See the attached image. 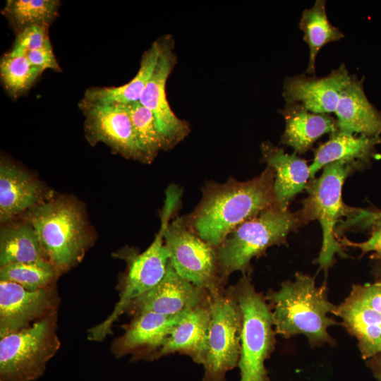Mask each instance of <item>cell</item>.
<instances>
[{
  "instance_id": "cell-1",
  "label": "cell",
  "mask_w": 381,
  "mask_h": 381,
  "mask_svg": "<svg viewBox=\"0 0 381 381\" xmlns=\"http://www.w3.org/2000/svg\"><path fill=\"white\" fill-rule=\"evenodd\" d=\"M274 171L267 168L258 176L224 183L207 182L195 210L183 218L202 240L217 248L238 226L263 210L277 205Z\"/></svg>"
},
{
  "instance_id": "cell-2",
  "label": "cell",
  "mask_w": 381,
  "mask_h": 381,
  "mask_svg": "<svg viewBox=\"0 0 381 381\" xmlns=\"http://www.w3.org/2000/svg\"><path fill=\"white\" fill-rule=\"evenodd\" d=\"M265 298L271 307L276 334L286 339L303 334L312 347L334 345L328 328L337 325L329 314L337 306L327 298L325 286H318L315 277L296 272L294 281H285L279 289L270 290Z\"/></svg>"
},
{
  "instance_id": "cell-3",
  "label": "cell",
  "mask_w": 381,
  "mask_h": 381,
  "mask_svg": "<svg viewBox=\"0 0 381 381\" xmlns=\"http://www.w3.org/2000/svg\"><path fill=\"white\" fill-rule=\"evenodd\" d=\"M303 224L300 211L291 212L277 204L238 226L216 248L224 284L234 272L250 276L253 258L271 246L286 244L289 233Z\"/></svg>"
},
{
  "instance_id": "cell-4",
  "label": "cell",
  "mask_w": 381,
  "mask_h": 381,
  "mask_svg": "<svg viewBox=\"0 0 381 381\" xmlns=\"http://www.w3.org/2000/svg\"><path fill=\"white\" fill-rule=\"evenodd\" d=\"M37 233L49 262L64 272L80 262L90 242L81 208L65 198L42 201L25 212Z\"/></svg>"
},
{
  "instance_id": "cell-5",
  "label": "cell",
  "mask_w": 381,
  "mask_h": 381,
  "mask_svg": "<svg viewBox=\"0 0 381 381\" xmlns=\"http://www.w3.org/2000/svg\"><path fill=\"white\" fill-rule=\"evenodd\" d=\"M234 289L242 318L239 381H270L265 361L276 345L271 307L249 275H243Z\"/></svg>"
},
{
  "instance_id": "cell-6",
  "label": "cell",
  "mask_w": 381,
  "mask_h": 381,
  "mask_svg": "<svg viewBox=\"0 0 381 381\" xmlns=\"http://www.w3.org/2000/svg\"><path fill=\"white\" fill-rule=\"evenodd\" d=\"M320 177L311 179L306 188L308 196L299 210L304 224L317 219L322 230V243L317 262L320 270L327 271L334 262L336 254L346 255L335 238L334 228L338 219L351 215L353 208L346 207L341 191L347 176L357 168L345 162L338 161L325 165Z\"/></svg>"
},
{
  "instance_id": "cell-7",
  "label": "cell",
  "mask_w": 381,
  "mask_h": 381,
  "mask_svg": "<svg viewBox=\"0 0 381 381\" xmlns=\"http://www.w3.org/2000/svg\"><path fill=\"white\" fill-rule=\"evenodd\" d=\"M176 209L165 204L160 213V229L150 246L143 253H125L128 269L119 294V299L111 313L89 331V339L102 341L111 332L114 323L138 298L156 286L164 277L169 259L164 243V232Z\"/></svg>"
},
{
  "instance_id": "cell-8",
  "label": "cell",
  "mask_w": 381,
  "mask_h": 381,
  "mask_svg": "<svg viewBox=\"0 0 381 381\" xmlns=\"http://www.w3.org/2000/svg\"><path fill=\"white\" fill-rule=\"evenodd\" d=\"M60 347L55 315L22 330L1 337L0 381H33Z\"/></svg>"
},
{
  "instance_id": "cell-9",
  "label": "cell",
  "mask_w": 381,
  "mask_h": 381,
  "mask_svg": "<svg viewBox=\"0 0 381 381\" xmlns=\"http://www.w3.org/2000/svg\"><path fill=\"white\" fill-rule=\"evenodd\" d=\"M210 324L202 381H226L228 371L238 366L242 318L234 286L209 293Z\"/></svg>"
},
{
  "instance_id": "cell-10",
  "label": "cell",
  "mask_w": 381,
  "mask_h": 381,
  "mask_svg": "<svg viewBox=\"0 0 381 381\" xmlns=\"http://www.w3.org/2000/svg\"><path fill=\"white\" fill-rule=\"evenodd\" d=\"M164 243L175 271L195 286L212 293L224 286L216 248L202 240L183 217L169 222Z\"/></svg>"
},
{
  "instance_id": "cell-11",
  "label": "cell",
  "mask_w": 381,
  "mask_h": 381,
  "mask_svg": "<svg viewBox=\"0 0 381 381\" xmlns=\"http://www.w3.org/2000/svg\"><path fill=\"white\" fill-rule=\"evenodd\" d=\"M161 38L160 56L139 102L152 113L163 140L164 150H169L184 140L190 129L187 121L174 113L167 99V82L177 58L172 37L166 35Z\"/></svg>"
},
{
  "instance_id": "cell-12",
  "label": "cell",
  "mask_w": 381,
  "mask_h": 381,
  "mask_svg": "<svg viewBox=\"0 0 381 381\" xmlns=\"http://www.w3.org/2000/svg\"><path fill=\"white\" fill-rule=\"evenodd\" d=\"M85 115V131L92 145L103 143L126 159L140 160L133 124L125 104L78 103Z\"/></svg>"
},
{
  "instance_id": "cell-13",
  "label": "cell",
  "mask_w": 381,
  "mask_h": 381,
  "mask_svg": "<svg viewBox=\"0 0 381 381\" xmlns=\"http://www.w3.org/2000/svg\"><path fill=\"white\" fill-rule=\"evenodd\" d=\"M208 298L207 291L180 276L169 261L162 280L135 299L129 308H133L137 314L153 312L167 316H178L194 309Z\"/></svg>"
},
{
  "instance_id": "cell-14",
  "label": "cell",
  "mask_w": 381,
  "mask_h": 381,
  "mask_svg": "<svg viewBox=\"0 0 381 381\" xmlns=\"http://www.w3.org/2000/svg\"><path fill=\"white\" fill-rule=\"evenodd\" d=\"M54 300L49 287L30 291L16 283L0 281V337L53 314Z\"/></svg>"
},
{
  "instance_id": "cell-15",
  "label": "cell",
  "mask_w": 381,
  "mask_h": 381,
  "mask_svg": "<svg viewBox=\"0 0 381 381\" xmlns=\"http://www.w3.org/2000/svg\"><path fill=\"white\" fill-rule=\"evenodd\" d=\"M351 75L344 64L324 77L306 74L286 78L283 96L286 103H298L317 114L335 112L340 95Z\"/></svg>"
},
{
  "instance_id": "cell-16",
  "label": "cell",
  "mask_w": 381,
  "mask_h": 381,
  "mask_svg": "<svg viewBox=\"0 0 381 381\" xmlns=\"http://www.w3.org/2000/svg\"><path fill=\"white\" fill-rule=\"evenodd\" d=\"M167 316L153 312L137 314L126 327L123 334L114 343L113 351L116 356L128 353L145 354L152 360L162 347L174 326L186 314Z\"/></svg>"
},
{
  "instance_id": "cell-17",
  "label": "cell",
  "mask_w": 381,
  "mask_h": 381,
  "mask_svg": "<svg viewBox=\"0 0 381 381\" xmlns=\"http://www.w3.org/2000/svg\"><path fill=\"white\" fill-rule=\"evenodd\" d=\"M210 318L209 294L206 301L187 313L174 326L152 359L179 353L202 364L207 350Z\"/></svg>"
},
{
  "instance_id": "cell-18",
  "label": "cell",
  "mask_w": 381,
  "mask_h": 381,
  "mask_svg": "<svg viewBox=\"0 0 381 381\" xmlns=\"http://www.w3.org/2000/svg\"><path fill=\"white\" fill-rule=\"evenodd\" d=\"M338 131L349 135L381 137V112L368 99L363 80L351 75L335 111Z\"/></svg>"
},
{
  "instance_id": "cell-19",
  "label": "cell",
  "mask_w": 381,
  "mask_h": 381,
  "mask_svg": "<svg viewBox=\"0 0 381 381\" xmlns=\"http://www.w3.org/2000/svg\"><path fill=\"white\" fill-rule=\"evenodd\" d=\"M263 161L274 171V193L278 205L288 209L291 200L312 179L307 162L296 153L288 154L270 142L261 145Z\"/></svg>"
},
{
  "instance_id": "cell-20",
  "label": "cell",
  "mask_w": 381,
  "mask_h": 381,
  "mask_svg": "<svg viewBox=\"0 0 381 381\" xmlns=\"http://www.w3.org/2000/svg\"><path fill=\"white\" fill-rule=\"evenodd\" d=\"M285 120L281 143L304 154L323 135L338 131L337 120L327 114L310 111L298 103H286L280 111Z\"/></svg>"
},
{
  "instance_id": "cell-21",
  "label": "cell",
  "mask_w": 381,
  "mask_h": 381,
  "mask_svg": "<svg viewBox=\"0 0 381 381\" xmlns=\"http://www.w3.org/2000/svg\"><path fill=\"white\" fill-rule=\"evenodd\" d=\"M40 185L8 162L0 165V221L4 223L42 202Z\"/></svg>"
},
{
  "instance_id": "cell-22",
  "label": "cell",
  "mask_w": 381,
  "mask_h": 381,
  "mask_svg": "<svg viewBox=\"0 0 381 381\" xmlns=\"http://www.w3.org/2000/svg\"><path fill=\"white\" fill-rule=\"evenodd\" d=\"M162 46V38L159 37L143 53L140 68L129 82L117 87L87 88L80 102L92 105H114L140 101L158 61Z\"/></svg>"
},
{
  "instance_id": "cell-23",
  "label": "cell",
  "mask_w": 381,
  "mask_h": 381,
  "mask_svg": "<svg viewBox=\"0 0 381 381\" xmlns=\"http://www.w3.org/2000/svg\"><path fill=\"white\" fill-rule=\"evenodd\" d=\"M381 137L349 135L337 131L330 134L327 141L315 151L313 162L309 165L312 179L325 165L338 161L345 162L360 168L373 156Z\"/></svg>"
},
{
  "instance_id": "cell-24",
  "label": "cell",
  "mask_w": 381,
  "mask_h": 381,
  "mask_svg": "<svg viewBox=\"0 0 381 381\" xmlns=\"http://www.w3.org/2000/svg\"><path fill=\"white\" fill-rule=\"evenodd\" d=\"M344 327L358 341L361 356L365 359L381 353V315L351 295L334 313Z\"/></svg>"
},
{
  "instance_id": "cell-25",
  "label": "cell",
  "mask_w": 381,
  "mask_h": 381,
  "mask_svg": "<svg viewBox=\"0 0 381 381\" xmlns=\"http://www.w3.org/2000/svg\"><path fill=\"white\" fill-rule=\"evenodd\" d=\"M49 261L40 237L28 222L4 226L0 233V266Z\"/></svg>"
},
{
  "instance_id": "cell-26",
  "label": "cell",
  "mask_w": 381,
  "mask_h": 381,
  "mask_svg": "<svg viewBox=\"0 0 381 381\" xmlns=\"http://www.w3.org/2000/svg\"><path fill=\"white\" fill-rule=\"evenodd\" d=\"M326 1L316 0L310 8L301 15L299 28L303 32V40L309 47V62L305 74H314L315 61L319 51L327 44L341 40L344 35L329 22L325 8Z\"/></svg>"
},
{
  "instance_id": "cell-27",
  "label": "cell",
  "mask_w": 381,
  "mask_h": 381,
  "mask_svg": "<svg viewBox=\"0 0 381 381\" xmlns=\"http://www.w3.org/2000/svg\"><path fill=\"white\" fill-rule=\"evenodd\" d=\"M59 0H8L2 9L16 34L32 26L49 28L59 14Z\"/></svg>"
},
{
  "instance_id": "cell-28",
  "label": "cell",
  "mask_w": 381,
  "mask_h": 381,
  "mask_svg": "<svg viewBox=\"0 0 381 381\" xmlns=\"http://www.w3.org/2000/svg\"><path fill=\"white\" fill-rule=\"evenodd\" d=\"M131 116L133 131L140 152V162L151 163L164 143L152 113L138 101L125 104Z\"/></svg>"
},
{
  "instance_id": "cell-29",
  "label": "cell",
  "mask_w": 381,
  "mask_h": 381,
  "mask_svg": "<svg viewBox=\"0 0 381 381\" xmlns=\"http://www.w3.org/2000/svg\"><path fill=\"white\" fill-rule=\"evenodd\" d=\"M57 275L49 261L11 264L0 268V281L16 283L30 291L49 287Z\"/></svg>"
},
{
  "instance_id": "cell-30",
  "label": "cell",
  "mask_w": 381,
  "mask_h": 381,
  "mask_svg": "<svg viewBox=\"0 0 381 381\" xmlns=\"http://www.w3.org/2000/svg\"><path fill=\"white\" fill-rule=\"evenodd\" d=\"M43 71L32 66L26 56H12L6 53L1 59L2 85L7 92L15 97L25 93Z\"/></svg>"
},
{
  "instance_id": "cell-31",
  "label": "cell",
  "mask_w": 381,
  "mask_h": 381,
  "mask_svg": "<svg viewBox=\"0 0 381 381\" xmlns=\"http://www.w3.org/2000/svg\"><path fill=\"white\" fill-rule=\"evenodd\" d=\"M48 30L47 27L32 26L21 30L16 34L12 49L7 54L12 56H26L50 44Z\"/></svg>"
},
{
  "instance_id": "cell-32",
  "label": "cell",
  "mask_w": 381,
  "mask_h": 381,
  "mask_svg": "<svg viewBox=\"0 0 381 381\" xmlns=\"http://www.w3.org/2000/svg\"><path fill=\"white\" fill-rule=\"evenodd\" d=\"M349 295L381 315V280L353 285Z\"/></svg>"
},
{
  "instance_id": "cell-33",
  "label": "cell",
  "mask_w": 381,
  "mask_h": 381,
  "mask_svg": "<svg viewBox=\"0 0 381 381\" xmlns=\"http://www.w3.org/2000/svg\"><path fill=\"white\" fill-rule=\"evenodd\" d=\"M26 57L32 66L42 71L46 69H52L58 72L61 71L51 43L42 48L29 52Z\"/></svg>"
},
{
  "instance_id": "cell-34",
  "label": "cell",
  "mask_w": 381,
  "mask_h": 381,
  "mask_svg": "<svg viewBox=\"0 0 381 381\" xmlns=\"http://www.w3.org/2000/svg\"><path fill=\"white\" fill-rule=\"evenodd\" d=\"M373 224H375L374 230L370 237L365 241L353 243L348 240H343L342 242L346 246L359 248L363 253L373 252L377 258L381 259V218L376 219Z\"/></svg>"
},
{
  "instance_id": "cell-35",
  "label": "cell",
  "mask_w": 381,
  "mask_h": 381,
  "mask_svg": "<svg viewBox=\"0 0 381 381\" xmlns=\"http://www.w3.org/2000/svg\"><path fill=\"white\" fill-rule=\"evenodd\" d=\"M381 218V211L368 212L362 210L359 216L360 222H363L365 225L372 224L376 219Z\"/></svg>"
},
{
  "instance_id": "cell-36",
  "label": "cell",
  "mask_w": 381,
  "mask_h": 381,
  "mask_svg": "<svg viewBox=\"0 0 381 381\" xmlns=\"http://www.w3.org/2000/svg\"><path fill=\"white\" fill-rule=\"evenodd\" d=\"M376 356H378V358H376V361H375V363L373 364V368L377 377L381 381V353Z\"/></svg>"
}]
</instances>
